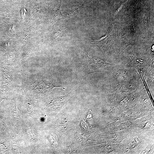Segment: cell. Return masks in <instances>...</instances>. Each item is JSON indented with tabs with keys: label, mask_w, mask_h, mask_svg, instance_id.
<instances>
[{
	"label": "cell",
	"mask_w": 154,
	"mask_h": 154,
	"mask_svg": "<svg viewBox=\"0 0 154 154\" xmlns=\"http://www.w3.org/2000/svg\"><path fill=\"white\" fill-rule=\"evenodd\" d=\"M100 60L92 58L88 56L85 63V68L86 72H91L100 69L103 67V64Z\"/></svg>",
	"instance_id": "6da1fadb"
},
{
	"label": "cell",
	"mask_w": 154,
	"mask_h": 154,
	"mask_svg": "<svg viewBox=\"0 0 154 154\" xmlns=\"http://www.w3.org/2000/svg\"><path fill=\"white\" fill-rule=\"evenodd\" d=\"M27 14V12L25 8H23L21 11V15L23 19H25Z\"/></svg>",
	"instance_id": "7a4b0ae2"
},
{
	"label": "cell",
	"mask_w": 154,
	"mask_h": 154,
	"mask_svg": "<svg viewBox=\"0 0 154 154\" xmlns=\"http://www.w3.org/2000/svg\"><path fill=\"white\" fill-rule=\"evenodd\" d=\"M28 110L29 113L30 114H33V110L31 105H28Z\"/></svg>",
	"instance_id": "3957f363"
}]
</instances>
